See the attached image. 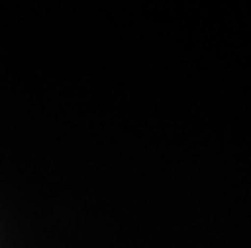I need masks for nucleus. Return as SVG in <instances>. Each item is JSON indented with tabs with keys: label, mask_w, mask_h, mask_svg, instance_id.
Instances as JSON below:
<instances>
[]
</instances>
